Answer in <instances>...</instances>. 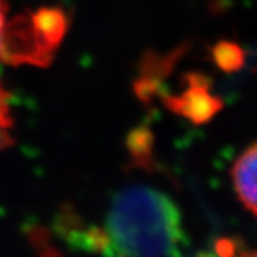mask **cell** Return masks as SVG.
Instances as JSON below:
<instances>
[{
	"label": "cell",
	"instance_id": "cell-1",
	"mask_svg": "<svg viewBox=\"0 0 257 257\" xmlns=\"http://www.w3.org/2000/svg\"><path fill=\"white\" fill-rule=\"evenodd\" d=\"M183 245L181 214L169 195L141 185L116 194L101 234L110 257H181Z\"/></svg>",
	"mask_w": 257,
	"mask_h": 257
},
{
	"label": "cell",
	"instance_id": "cell-2",
	"mask_svg": "<svg viewBox=\"0 0 257 257\" xmlns=\"http://www.w3.org/2000/svg\"><path fill=\"white\" fill-rule=\"evenodd\" d=\"M232 185L243 206L257 215V141L235 160L232 166Z\"/></svg>",
	"mask_w": 257,
	"mask_h": 257
},
{
	"label": "cell",
	"instance_id": "cell-3",
	"mask_svg": "<svg viewBox=\"0 0 257 257\" xmlns=\"http://www.w3.org/2000/svg\"><path fill=\"white\" fill-rule=\"evenodd\" d=\"M11 98L8 91L0 85V152L11 144Z\"/></svg>",
	"mask_w": 257,
	"mask_h": 257
},
{
	"label": "cell",
	"instance_id": "cell-4",
	"mask_svg": "<svg viewBox=\"0 0 257 257\" xmlns=\"http://www.w3.org/2000/svg\"><path fill=\"white\" fill-rule=\"evenodd\" d=\"M8 7L5 0H0V58L4 56V53L8 47V38H10V30H8Z\"/></svg>",
	"mask_w": 257,
	"mask_h": 257
},
{
	"label": "cell",
	"instance_id": "cell-5",
	"mask_svg": "<svg viewBox=\"0 0 257 257\" xmlns=\"http://www.w3.org/2000/svg\"><path fill=\"white\" fill-rule=\"evenodd\" d=\"M240 257H257V251H248V252H243Z\"/></svg>",
	"mask_w": 257,
	"mask_h": 257
}]
</instances>
